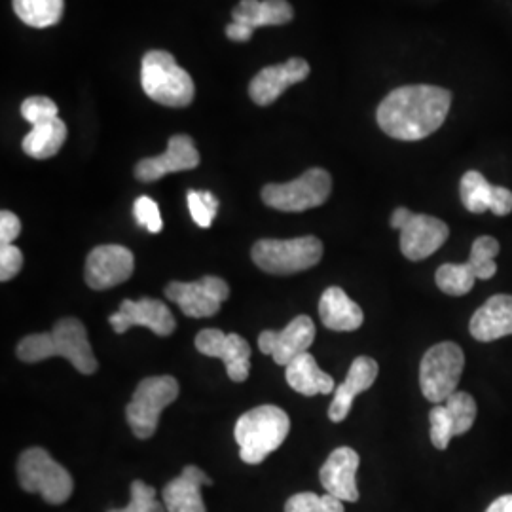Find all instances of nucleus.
<instances>
[{
	"mask_svg": "<svg viewBox=\"0 0 512 512\" xmlns=\"http://www.w3.org/2000/svg\"><path fill=\"white\" fill-rule=\"evenodd\" d=\"M133 217L139 226L147 228L150 234H160L164 228V220L160 215V207L148 196H141L133 203Z\"/></svg>",
	"mask_w": 512,
	"mask_h": 512,
	"instance_id": "36",
	"label": "nucleus"
},
{
	"mask_svg": "<svg viewBox=\"0 0 512 512\" xmlns=\"http://www.w3.org/2000/svg\"><path fill=\"white\" fill-rule=\"evenodd\" d=\"M285 512H346L344 501L334 495H317L313 492L296 494L285 503Z\"/></svg>",
	"mask_w": 512,
	"mask_h": 512,
	"instance_id": "31",
	"label": "nucleus"
},
{
	"mask_svg": "<svg viewBox=\"0 0 512 512\" xmlns=\"http://www.w3.org/2000/svg\"><path fill=\"white\" fill-rule=\"evenodd\" d=\"M486 512H512V495H501L486 509Z\"/></svg>",
	"mask_w": 512,
	"mask_h": 512,
	"instance_id": "40",
	"label": "nucleus"
},
{
	"mask_svg": "<svg viewBox=\"0 0 512 512\" xmlns=\"http://www.w3.org/2000/svg\"><path fill=\"white\" fill-rule=\"evenodd\" d=\"M437 285L440 291L450 296H463L471 293L476 283V275L473 268L465 264H442L437 270Z\"/></svg>",
	"mask_w": 512,
	"mask_h": 512,
	"instance_id": "28",
	"label": "nucleus"
},
{
	"mask_svg": "<svg viewBox=\"0 0 512 512\" xmlns=\"http://www.w3.org/2000/svg\"><path fill=\"white\" fill-rule=\"evenodd\" d=\"M431 421V442L437 450H446L450 446V440L456 437L454 421L446 408V404H435V408L429 412Z\"/></svg>",
	"mask_w": 512,
	"mask_h": 512,
	"instance_id": "34",
	"label": "nucleus"
},
{
	"mask_svg": "<svg viewBox=\"0 0 512 512\" xmlns=\"http://www.w3.org/2000/svg\"><path fill=\"white\" fill-rule=\"evenodd\" d=\"M469 330L478 342H494L512 334V296L495 294L476 310Z\"/></svg>",
	"mask_w": 512,
	"mask_h": 512,
	"instance_id": "22",
	"label": "nucleus"
},
{
	"mask_svg": "<svg viewBox=\"0 0 512 512\" xmlns=\"http://www.w3.org/2000/svg\"><path fill=\"white\" fill-rule=\"evenodd\" d=\"M499 253V241L490 236L475 239L467 264L473 268L476 279H492L497 274L495 256Z\"/></svg>",
	"mask_w": 512,
	"mask_h": 512,
	"instance_id": "29",
	"label": "nucleus"
},
{
	"mask_svg": "<svg viewBox=\"0 0 512 512\" xmlns=\"http://www.w3.org/2000/svg\"><path fill=\"white\" fill-rule=\"evenodd\" d=\"M18 480L25 492L40 495L50 505H61L73 495V476L44 448H29L19 456Z\"/></svg>",
	"mask_w": 512,
	"mask_h": 512,
	"instance_id": "5",
	"label": "nucleus"
},
{
	"mask_svg": "<svg viewBox=\"0 0 512 512\" xmlns=\"http://www.w3.org/2000/svg\"><path fill=\"white\" fill-rule=\"evenodd\" d=\"M18 357L23 363H40L50 357H65L80 374H93L99 368L88 330L74 317L59 319L50 332L23 338L18 344Z\"/></svg>",
	"mask_w": 512,
	"mask_h": 512,
	"instance_id": "2",
	"label": "nucleus"
},
{
	"mask_svg": "<svg viewBox=\"0 0 512 512\" xmlns=\"http://www.w3.org/2000/svg\"><path fill=\"white\" fill-rule=\"evenodd\" d=\"M461 202L471 213L492 211L497 217H505L512 211V192L505 186H494L478 171H467L459 184Z\"/></svg>",
	"mask_w": 512,
	"mask_h": 512,
	"instance_id": "19",
	"label": "nucleus"
},
{
	"mask_svg": "<svg viewBox=\"0 0 512 512\" xmlns=\"http://www.w3.org/2000/svg\"><path fill=\"white\" fill-rule=\"evenodd\" d=\"M135 270V256L124 245H99L86 260L84 277L93 291H107L128 281Z\"/></svg>",
	"mask_w": 512,
	"mask_h": 512,
	"instance_id": "12",
	"label": "nucleus"
},
{
	"mask_svg": "<svg viewBox=\"0 0 512 512\" xmlns=\"http://www.w3.org/2000/svg\"><path fill=\"white\" fill-rule=\"evenodd\" d=\"M378 378V363L372 357H357L349 366L348 376L344 384L338 385L334 391V399L330 403L329 418L334 423L346 420L357 395L370 389Z\"/></svg>",
	"mask_w": 512,
	"mask_h": 512,
	"instance_id": "20",
	"label": "nucleus"
},
{
	"mask_svg": "<svg viewBox=\"0 0 512 512\" xmlns=\"http://www.w3.org/2000/svg\"><path fill=\"white\" fill-rule=\"evenodd\" d=\"M465 368L463 349L454 342H440L429 349L420 366V387L423 397L431 403H446L458 391Z\"/></svg>",
	"mask_w": 512,
	"mask_h": 512,
	"instance_id": "8",
	"label": "nucleus"
},
{
	"mask_svg": "<svg viewBox=\"0 0 512 512\" xmlns=\"http://www.w3.org/2000/svg\"><path fill=\"white\" fill-rule=\"evenodd\" d=\"M57 110L59 109H57L55 101H52L50 97L37 95V97H29V99L23 101L21 116H23V120H27L35 128V126H40L44 122H50V120L57 118Z\"/></svg>",
	"mask_w": 512,
	"mask_h": 512,
	"instance_id": "35",
	"label": "nucleus"
},
{
	"mask_svg": "<svg viewBox=\"0 0 512 512\" xmlns=\"http://www.w3.org/2000/svg\"><path fill=\"white\" fill-rule=\"evenodd\" d=\"M256 266L272 275H291L310 270L323 256L321 239L313 236L294 239H260L253 251Z\"/></svg>",
	"mask_w": 512,
	"mask_h": 512,
	"instance_id": "6",
	"label": "nucleus"
},
{
	"mask_svg": "<svg viewBox=\"0 0 512 512\" xmlns=\"http://www.w3.org/2000/svg\"><path fill=\"white\" fill-rule=\"evenodd\" d=\"M410 215H412V211H408L406 207L395 209V213H393V217H391V226H393L395 230H401L404 224H406V220L410 219Z\"/></svg>",
	"mask_w": 512,
	"mask_h": 512,
	"instance_id": "41",
	"label": "nucleus"
},
{
	"mask_svg": "<svg viewBox=\"0 0 512 512\" xmlns=\"http://www.w3.org/2000/svg\"><path fill=\"white\" fill-rule=\"evenodd\" d=\"M109 512H167V509L164 503L156 499V490L152 486H148L143 480H133L128 507L112 509Z\"/></svg>",
	"mask_w": 512,
	"mask_h": 512,
	"instance_id": "33",
	"label": "nucleus"
},
{
	"mask_svg": "<svg viewBox=\"0 0 512 512\" xmlns=\"http://www.w3.org/2000/svg\"><path fill=\"white\" fill-rule=\"evenodd\" d=\"M110 327L116 334H124L133 327H147L156 336H171L177 329V321L162 300L141 298L124 300L120 310L109 317Z\"/></svg>",
	"mask_w": 512,
	"mask_h": 512,
	"instance_id": "13",
	"label": "nucleus"
},
{
	"mask_svg": "<svg viewBox=\"0 0 512 512\" xmlns=\"http://www.w3.org/2000/svg\"><path fill=\"white\" fill-rule=\"evenodd\" d=\"M200 165V152L188 135H173L164 154L145 158L135 165V179L141 183L160 181L169 173L190 171Z\"/></svg>",
	"mask_w": 512,
	"mask_h": 512,
	"instance_id": "15",
	"label": "nucleus"
},
{
	"mask_svg": "<svg viewBox=\"0 0 512 512\" xmlns=\"http://www.w3.org/2000/svg\"><path fill=\"white\" fill-rule=\"evenodd\" d=\"M315 340V325L308 315H298L283 330H264L258 336V349L270 355L279 366H287L306 353Z\"/></svg>",
	"mask_w": 512,
	"mask_h": 512,
	"instance_id": "14",
	"label": "nucleus"
},
{
	"mask_svg": "<svg viewBox=\"0 0 512 512\" xmlns=\"http://www.w3.org/2000/svg\"><path fill=\"white\" fill-rule=\"evenodd\" d=\"M452 93L439 86H403L380 103L376 120L385 135L399 141H421L444 124Z\"/></svg>",
	"mask_w": 512,
	"mask_h": 512,
	"instance_id": "1",
	"label": "nucleus"
},
{
	"mask_svg": "<svg viewBox=\"0 0 512 512\" xmlns=\"http://www.w3.org/2000/svg\"><path fill=\"white\" fill-rule=\"evenodd\" d=\"M211 478L196 465L184 467L183 473L165 484L162 503L167 512H207L203 503L202 486H209Z\"/></svg>",
	"mask_w": 512,
	"mask_h": 512,
	"instance_id": "21",
	"label": "nucleus"
},
{
	"mask_svg": "<svg viewBox=\"0 0 512 512\" xmlns=\"http://www.w3.org/2000/svg\"><path fill=\"white\" fill-rule=\"evenodd\" d=\"M319 317L323 325L336 332H353L361 329L365 321V313L357 302L349 298L340 287L327 289L319 300Z\"/></svg>",
	"mask_w": 512,
	"mask_h": 512,
	"instance_id": "23",
	"label": "nucleus"
},
{
	"mask_svg": "<svg viewBox=\"0 0 512 512\" xmlns=\"http://www.w3.org/2000/svg\"><path fill=\"white\" fill-rule=\"evenodd\" d=\"M253 29H249V27H245V25H241V23H236V21H232L228 27H226V37L230 38V40H234V42H247V40H251L253 37Z\"/></svg>",
	"mask_w": 512,
	"mask_h": 512,
	"instance_id": "39",
	"label": "nucleus"
},
{
	"mask_svg": "<svg viewBox=\"0 0 512 512\" xmlns=\"http://www.w3.org/2000/svg\"><path fill=\"white\" fill-rule=\"evenodd\" d=\"M14 12L25 25L46 29L63 18L65 0H12Z\"/></svg>",
	"mask_w": 512,
	"mask_h": 512,
	"instance_id": "27",
	"label": "nucleus"
},
{
	"mask_svg": "<svg viewBox=\"0 0 512 512\" xmlns=\"http://www.w3.org/2000/svg\"><path fill=\"white\" fill-rule=\"evenodd\" d=\"M179 397V382L173 376H152L139 382L126 408V420L137 439H150L165 408Z\"/></svg>",
	"mask_w": 512,
	"mask_h": 512,
	"instance_id": "7",
	"label": "nucleus"
},
{
	"mask_svg": "<svg viewBox=\"0 0 512 512\" xmlns=\"http://www.w3.org/2000/svg\"><path fill=\"white\" fill-rule=\"evenodd\" d=\"M188 209L194 222L200 228H209L219 211V200L209 190H190L188 192Z\"/></svg>",
	"mask_w": 512,
	"mask_h": 512,
	"instance_id": "32",
	"label": "nucleus"
},
{
	"mask_svg": "<svg viewBox=\"0 0 512 512\" xmlns=\"http://www.w3.org/2000/svg\"><path fill=\"white\" fill-rule=\"evenodd\" d=\"M65 139H67L65 122L54 118L50 122H44L31 129L25 135L21 147L27 156L35 160H48V158H54L55 154L61 150Z\"/></svg>",
	"mask_w": 512,
	"mask_h": 512,
	"instance_id": "26",
	"label": "nucleus"
},
{
	"mask_svg": "<svg viewBox=\"0 0 512 512\" xmlns=\"http://www.w3.org/2000/svg\"><path fill=\"white\" fill-rule=\"evenodd\" d=\"M165 296L175 302L186 317L202 319L219 313L220 306L228 300L230 287L224 279L205 275L192 283L173 281L165 287Z\"/></svg>",
	"mask_w": 512,
	"mask_h": 512,
	"instance_id": "10",
	"label": "nucleus"
},
{
	"mask_svg": "<svg viewBox=\"0 0 512 512\" xmlns=\"http://www.w3.org/2000/svg\"><path fill=\"white\" fill-rule=\"evenodd\" d=\"M23 268V253L16 245L0 247V281H10Z\"/></svg>",
	"mask_w": 512,
	"mask_h": 512,
	"instance_id": "37",
	"label": "nucleus"
},
{
	"mask_svg": "<svg viewBox=\"0 0 512 512\" xmlns=\"http://www.w3.org/2000/svg\"><path fill=\"white\" fill-rule=\"evenodd\" d=\"M401 232V253L408 260H425L427 256L435 255L450 236V228L429 215L412 213L406 220Z\"/></svg>",
	"mask_w": 512,
	"mask_h": 512,
	"instance_id": "17",
	"label": "nucleus"
},
{
	"mask_svg": "<svg viewBox=\"0 0 512 512\" xmlns=\"http://www.w3.org/2000/svg\"><path fill=\"white\" fill-rule=\"evenodd\" d=\"M291 431V420L285 410L274 404L256 406L239 416L234 437L239 446V458L249 465H258L285 442Z\"/></svg>",
	"mask_w": 512,
	"mask_h": 512,
	"instance_id": "3",
	"label": "nucleus"
},
{
	"mask_svg": "<svg viewBox=\"0 0 512 512\" xmlns=\"http://www.w3.org/2000/svg\"><path fill=\"white\" fill-rule=\"evenodd\" d=\"M21 234V220L12 211L0 213V247L12 245V241Z\"/></svg>",
	"mask_w": 512,
	"mask_h": 512,
	"instance_id": "38",
	"label": "nucleus"
},
{
	"mask_svg": "<svg viewBox=\"0 0 512 512\" xmlns=\"http://www.w3.org/2000/svg\"><path fill=\"white\" fill-rule=\"evenodd\" d=\"M294 18L293 6L287 0H241L232 12V19L249 29L285 25Z\"/></svg>",
	"mask_w": 512,
	"mask_h": 512,
	"instance_id": "25",
	"label": "nucleus"
},
{
	"mask_svg": "<svg viewBox=\"0 0 512 512\" xmlns=\"http://www.w3.org/2000/svg\"><path fill=\"white\" fill-rule=\"evenodd\" d=\"M444 404H446V408H448V412L452 416V421H454L456 437L469 433L476 420L475 399L469 393H465V391H456L454 395H450L446 399Z\"/></svg>",
	"mask_w": 512,
	"mask_h": 512,
	"instance_id": "30",
	"label": "nucleus"
},
{
	"mask_svg": "<svg viewBox=\"0 0 512 512\" xmlns=\"http://www.w3.org/2000/svg\"><path fill=\"white\" fill-rule=\"evenodd\" d=\"M285 378H287V384L304 397L329 395L332 391H336L334 378L319 368L310 351L298 355L294 361L285 366Z\"/></svg>",
	"mask_w": 512,
	"mask_h": 512,
	"instance_id": "24",
	"label": "nucleus"
},
{
	"mask_svg": "<svg viewBox=\"0 0 512 512\" xmlns=\"http://www.w3.org/2000/svg\"><path fill=\"white\" fill-rule=\"evenodd\" d=\"M196 349L205 357L220 359L232 382L241 384L251 372V346L236 332L224 334L219 329H205L196 336Z\"/></svg>",
	"mask_w": 512,
	"mask_h": 512,
	"instance_id": "11",
	"label": "nucleus"
},
{
	"mask_svg": "<svg viewBox=\"0 0 512 512\" xmlns=\"http://www.w3.org/2000/svg\"><path fill=\"white\" fill-rule=\"evenodd\" d=\"M310 76V65L302 57H291L283 65L262 69L249 84V95L258 107H268L285 90Z\"/></svg>",
	"mask_w": 512,
	"mask_h": 512,
	"instance_id": "16",
	"label": "nucleus"
},
{
	"mask_svg": "<svg viewBox=\"0 0 512 512\" xmlns=\"http://www.w3.org/2000/svg\"><path fill=\"white\" fill-rule=\"evenodd\" d=\"M141 86L148 97L165 107H188L196 86L177 59L164 50H150L141 63Z\"/></svg>",
	"mask_w": 512,
	"mask_h": 512,
	"instance_id": "4",
	"label": "nucleus"
},
{
	"mask_svg": "<svg viewBox=\"0 0 512 512\" xmlns=\"http://www.w3.org/2000/svg\"><path fill=\"white\" fill-rule=\"evenodd\" d=\"M332 177L321 167L308 169L296 181L283 184H266L262 188V202L283 213H302L319 207L329 200Z\"/></svg>",
	"mask_w": 512,
	"mask_h": 512,
	"instance_id": "9",
	"label": "nucleus"
},
{
	"mask_svg": "<svg viewBox=\"0 0 512 512\" xmlns=\"http://www.w3.org/2000/svg\"><path fill=\"white\" fill-rule=\"evenodd\" d=\"M359 463L361 458L353 448L349 446L336 448L319 471L321 484L327 490V494L348 503L359 501V488H357Z\"/></svg>",
	"mask_w": 512,
	"mask_h": 512,
	"instance_id": "18",
	"label": "nucleus"
}]
</instances>
